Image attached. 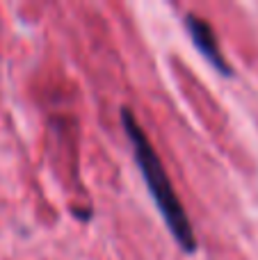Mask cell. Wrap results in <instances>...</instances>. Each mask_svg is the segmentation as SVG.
<instances>
[{"instance_id":"6da1fadb","label":"cell","mask_w":258,"mask_h":260,"mask_svg":"<svg viewBox=\"0 0 258 260\" xmlns=\"http://www.w3.org/2000/svg\"><path fill=\"white\" fill-rule=\"evenodd\" d=\"M121 126L126 133L128 142L133 146V155H135L137 169H140L144 185L149 189L151 199H153L155 208H158L160 217H163L165 226L169 229L174 242L178 244V249L185 253H197L199 242H197L195 235V226L190 221L185 206L181 203L176 189L172 185L167 169H165L163 160H160L158 151L153 148L149 135L144 133V128L140 126V121L135 119L133 110L121 108Z\"/></svg>"},{"instance_id":"7a4b0ae2","label":"cell","mask_w":258,"mask_h":260,"mask_svg":"<svg viewBox=\"0 0 258 260\" xmlns=\"http://www.w3.org/2000/svg\"><path fill=\"white\" fill-rule=\"evenodd\" d=\"M185 30H187V35H190L195 48L199 50L201 57H204L206 62L219 73V76L231 78L233 69H231V64L227 62V57H224L222 46H219L217 35H215V30L210 27V23L206 21V18L197 16V14H187L185 16Z\"/></svg>"}]
</instances>
